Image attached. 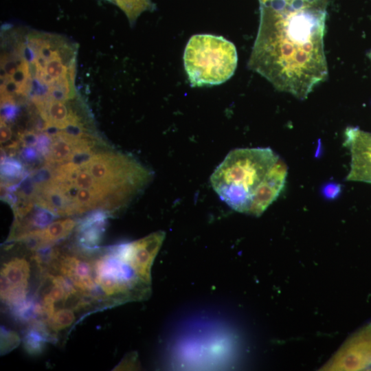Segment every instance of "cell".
Segmentation results:
<instances>
[{"instance_id": "cell-1", "label": "cell", "mask_w": 371, "mask_h": 371, "mask_svg": "<svg viewBox=\"0 0 371 371\" xmlns=\"http://www.w3.org/2000/svg\"><path fill=\"white\" fill-rule=\"evenodd\" d=\"M328 0H272L260 5L247 67L278 91L306 99L328 77L324 53Z\"/></svg>"}, {"instance_id": "cell-2", "label": "cell", "mask_w": 371, "mask_h": 371, "mask_svg": "<svg viewBox=\"0 0 371 371\" xmlns=\"http://www.w3.org/2000/svg\"><path fill=\"white\" fill-rule=\"evenodd\" d=\"M165 236L158 231L97 254L87 253L100 309L150 296L151 268Z\"/></svg>"}, {"instance_id": "cell-3", "label": "cell", "mask_w": 371, "mask_h": 371, "mask_svg": "<svg viewBox=\"0 0 371 371\" xmlns=\"http://www.w3.org/2000/svg\"><path fill=\"white\" fill-rule=\"evenodd\" d=\"M279 159L268 147L234 149L212 174V187L231 208L248 214L256 190Z\"/></svg>"}, {"instance_id": "cell-4", "label": "cell", "mask_w": 371, "mask_h": 371, "mask_svg": "<svg viewBox=\"0 0 371 371\" xmlns=\"http://www.w3.org/2000/svg\"><path fill=\"white\" fill-rule=\"evenodd\" d=\"M238 63L235 45L221 36L193 35L183 53V64L191 87L221 85L234 74Z\"/></svg>"}, {"instance_id": "cell-5", "label": "cell", "mask_w": 371, "mask_h": 371, "mask_svg": "<svg viewBox=\"0 0 371 371\" xmlns=\"http://www.w3.org/2000/svg\"><path fill=\"white\" fill-rule=\"evenodd\" d=\"M82 166L108 190L117 207L139 191L150 175L135 159L111 152L94 154Z\"/></svg>"}, {"instance_id": "cell-6", "label": "cell", "mask_w": 371, "mask_h": 371, "mask_svg": "<svg viewBox=\"0 0 371 371\" xmlns=\"http://www.w3.org/2000/svg\"><path fill=\"white\" fill-rule=\"evenodd\" d=\"M31 263L25 256H14L1 262V300L14 313L27 301Z\"/></svg>"}, {"instance_id": "cell-7", "label": "cell", "mask_w": 371, "mask_h": 371, "mask_svg": "<svg viewBox=\"0 0 371 371\" xmlns=\"http://www.w3.org/2000/svg\"><path fill=\"white\" fill-rule=\"evenodd\" d=\"M344 146L349 149L351 155L350 168L346 179L371 183V133L348 126L344 132Z\"/></svg>"}, {"instance_id": "cell-8", "label": "cell", "mask_w": 371, "mask_h": 371, "mask_svg": "<svg viewBox=\"0 0 371 371\" xmlns=\"http://www.w3.org/2000/svg\"><path fill=\"white\" fill-rule=\"evenodd\" d=\"M287 176L286 165L279 159L256 190L248 214L260 216L278 197Z\"/></svg>"}, {"instance_id": "cell-9", "label": "cell", "mask_w": 371, "mask_h": 371, "mask_svg": "<svg viewBox=\"0 0 371 371\" xmlns=\"http://www.w3.org/2000/svg\"><path fill=\"white\" fill-rule=\"evenodd\" d=\"M76 225V222L71 218L55 221L43 228L30 231L17 241L25 243L32 251L49 247L69 236Z\"/></svg>"}, {"instance_id": "cell-10", "label": "cell", "mask_w": 371, "mask_h": 371, "mask_svg": "<svg viewBox=\"0 0 371 371\" xmlns=\"http://www.w3.org/2000/svg\"><path fill=\"white\" fill-rule=\"evenodd\" d=\"M53 340L45 325L41 321H34L23 337V347L31 355H37L43 352L45 344Z\"/></svg>"}, {"instance_id": "cell-11", "label": "cell", "mask_w": 371, "mask_h": 371, "mask_svg": "<svg viewBox=\"0 0 371 371\" xmlns=\"http://www.w3.org/2000/svg\"><path fill=\"white\" fill-rule=\"evenodd\" d=\"M75 311L71 307L62 306L56 308L49 318L42 322L53 340L56 339L58 333L67 330L74 324L76 318Z\"/></svg>"}, {"instance_id": "cell-12", "label": "cell", "mask_w": 371, "mask_h": 371, "mask_svg": "<svg viewBox=\"0 0 371 371\" xmlns=\"http://www.w3.org/2000/svg\"><path fill=\"white\" fill-rule=\"evenodd\" d=\"M74 150V144L60 134L52 139L49 151L45 155L47 165L69 161Z\"/></svg>"}, {"instance_id": "cell-13", "label": "cell", "mask_w": 371, "mask_h": 371, "mask_svg": "<svg viewBox=\"0 0 371 371\" xmlns=\"http://www.w3.org/2000/svg\"><path fill=\"white\" fill-rule=\"evenodd\" d=\"M113 3L124 12L131 25L144 12L152 11L155 8L150 0H113Z\"/></svg>"}, {"instance_id": "cell-14", "label": "cell", "mask_w": 371, "mask_h": 371, "mask_svg": "<svg viewBox=\"0 0 371 371\" xmlns=\"http://www.w3.org/2000/svg\"><path fill=\"white\" fill-rule=\"evenodd\" d=\"M21 339L19 334L12 330L1 327V355H4L14 348L20 344Z\"/></svg>"}, {"instance_id": "cell-15", "label": "cell", "mask_w": 371, "mask_h": 371, "mask_svg": "<svg viewBox=\"0 0 371 371\" xmlns=\"http://www.w3.org/2000/svg\"><path fill=\"white\" fill-rule=\"evenodd\" d=\"M1 175L8 178L19 177L22 174V166L20 163L14 159L6 158L1 162Z\"/></svg>"}, {"instance_id": "cell-16", "label": "cell", "mask_w": 371, "mask_h": 371, "mask_svg": "<svg viewBox=\"0 0 371 371\" xmlns=\"http://www.w3.org/2000/svg\"><path fill=\"white\" fill-rule=\"evenodd\" d=\"M322 192L324 197L328 199H333L339 195L341 186L335 183H328L323 186Z\"/></svg>"}, {"instance_id": "cell-17", "label": "cell", "mask_w": 371, "mask_h": 371, "mask_svg": "<svg viewBox=\"0 0 371 371\" xmlns=\"http://www.w3.org/2000/svg\"><path fill=\"white\" fill-rule=\"evenodd\" d=\"M12 137V128L4 122L1 121V144H2L10 140Z\"/></svg>"}, {"instance_id": "cell-18", "label": "cell", "mask_w": 371, "mask_h": 371, "mask_svg": "<svg viewBox=\"0 0 371 371\" xmlns=\"http://www.w3.org/2000/svg\"><path fill=\"white\" fill-rule=\"evenodd\" d=\"M38 150L35 147H24L21 155L26 161H32L37 157Z\"/></svg>"}, {"instance_id": "cell-19", "label": "cell", "mask_w": 371, "mask_h": 371, "mask_svg": "<svg viewBox=\"0 0 371 371\" xmlns=\"http://www.w3.org/2000/svg\"><path fill=\"white\" fill-rule=\"evenodd\" d=\"M368 56L369 59L371 61V51L368 53Z\"/></svg>"}, {"instance_id": "cell-20", "label": "cell", "mask_w": 371, "mask_h": 371, "mask_svg": "<svg viewBox=\"0 0 371 371\" xmlns=\"http://www.w3.org/2000/svg\"><path fill=\"white\" fill-rule=\"evenodd\" d=\"M107 1H110V2H111V3H113V0H107Z\"/></svg>"}]
</instances>
